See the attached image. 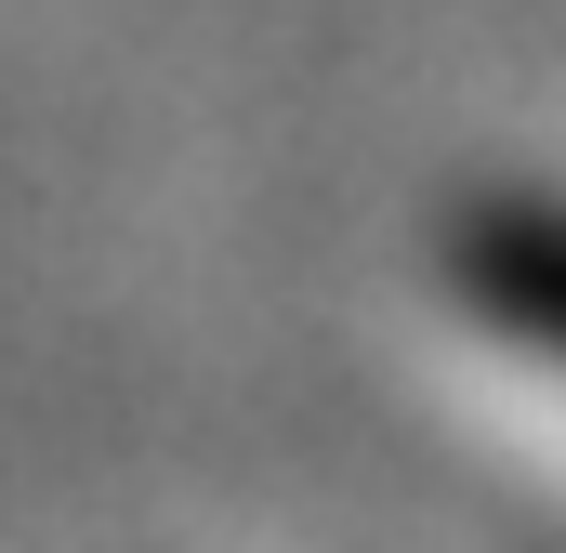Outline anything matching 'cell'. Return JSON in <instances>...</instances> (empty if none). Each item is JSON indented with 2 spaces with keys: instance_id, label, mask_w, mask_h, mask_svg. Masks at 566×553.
I'll return each instance as SVG.
<instances>
[{
  "instance_id": "1",
  "label": "cell",
  "mask_w": 566,
  "mask_h": 553,
  "mask_svg": "<svg viewBox=\"0 0 566 553\" xmlns=\"http://www.w3.org/2000/svg\"><path fill=\"white\" fill-rule=\"evenodd\" d=\"M461 264H474V303H488L514 343H541V356L566 369V211L488 198V211L461 225Z\"/></svg>"
}]
</instances>
